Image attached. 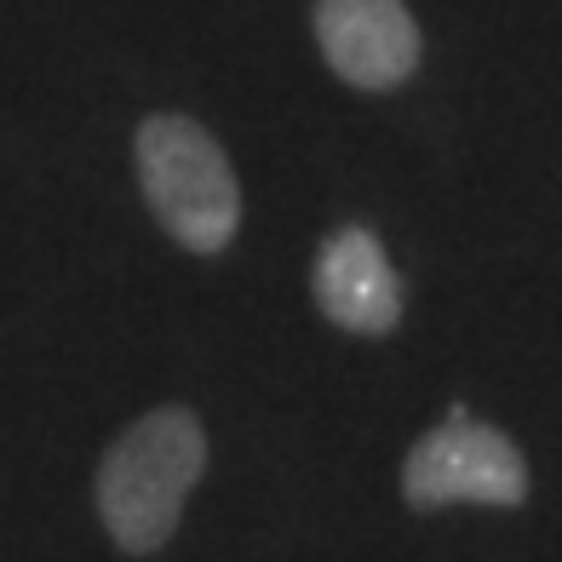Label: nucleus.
<instances>
[{"label": "nucleus", "instance_id": "f257e3e1", "mask_svg": "<svg viewBox=\"0 0 562 562\" xmlns=\"http://www.w3.org/2000/svg\"><path fill=\"white\" fill-rule=\"evenodd\" d=\"M201 476H207L201 419L184 402L149 407L98 459L92 476L98 522L126 557H156L184 522V505L201 488Z\"/></svg>", "mask_w": 562, "mask_h": 562}, {"label": "nucleus", "instance_id": "f03ea898", "mask_svg": "<svg viewBox=\"0 0 562 562\" xmlns=\"http://www.w3.org/2000/svg\"><path fill=\"white\" fill-rule=\"evenodd\" d=\"M133 167L144 207L156 213L167 236L195 252L218 259L241 236V178L224 144L184 110H156L133 133Z\"/></svg>", "mask_w": 562, "mask_h": 562}, {"label": "nucleus", "instance_id": "7ed1b4c3", "mask_svg": "<svg viewBox=\"0 0 562 562\" xmlns=\"http://www.w3.org/2000/svg\"><path fill=\"white\" fill-rule=\"evenodd\" d=\"M528 494L533 476L522 448L499 425L476 419L471 407H448V419L430 425L402 459V499L414 510H448V505L517 510L528 505Z\"/></svg>", "mask_w": 562, "mask_h": 562}, {"label": "nucleus", "instance_id": "20e7f679", "mask_svg": "<svg viewBox=\"0 0 562 562\" xmlns=\"http://www.w3.org/2000/svg\"><path fill=\"white\" fill-rule=\"evenodd\" d=\"M322 64L356 92H396L425 64V30L407 0H316Z\"/></svg>", "mask_w": 562, "mask_h": 562}, {"label": "nucleus", "instance_id": "39448f33", "mask_svg": "<svg viewBox=\"0 0 562 562\" xmlns=\"http://www.w3.org/2000/svg\"><path fill=\"white\" fill-rule=\"evenodd\" d=\"M311 299L350 339H385L402 327V311H407L402 276L368 224H339L322 236L316 265H311Z\"/></svg>", "mask_w": 562, "mask_h": 562}]
</instances>
